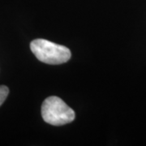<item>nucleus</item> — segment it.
Listing matches in <instances>:
<instances>
[{
  "instance_id": "f03ea898",
  "label": "nucleus",
  "mask_w": 146,
  "mask_h": 146,
  "mask_svg": "<svg viewBox=\"0 0 146 146\" xmlns=\"http://www.w3.org/2000/svg\"><path fill=\"white\" fill-rule=\"evenodd\" d=\"M43 120L54 126H62L75 119V112L63 100L55 96L47 98L42 105Z\"/></svg>"
},
{
  "instance_id": "7ed1b4c3",
  "label": "nucleus",
  "mask_w": 146,
  "mask_h": 146,
  "mask_svg": "<svg viewBox=\"0 0 146 146\" xmlns=\"http://www.w3.org/2000/svg\"><path fill=\"white\" fill-rule=\"evenodd\" d=\"M9 94V89L5 85H0V106L4 102Z\"/></svg>"
},
{
  "instance_id": "f257e3e1",
  "label": "nucleus",
  "mask_w": 146,
  "mask_h": 146,
  "mask_svg": "<svg viewBox=\"0 0 146 146\" xmlns=\"http://www.w3.org/2000/svg\"><path fill=\"white\" fill-rule=\"evenodd\" d=\"M30 49L36 58L47 64H61L68 62L72 54L68 47L46 39H35L30 43Z\"/></svg>"
}]
</instances>
